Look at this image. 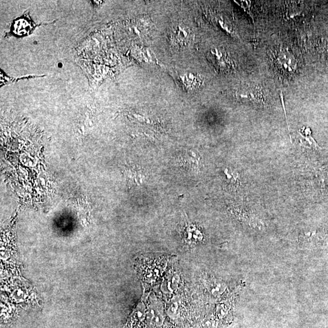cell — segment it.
Wrapping results in <instances>:
<instances>
[{
  "label": "cell",
  "mask_w": 328,
  "mask_h": 328,
  "mask_svg": "<svg viewBox=\"0 0 328 328\" xmlns=\"http://www.w3.org/2000/svg\"><path fill=\"white\" fill-rule=\"evenodd\" d=\"M169 36L171 45L175 48L188 47L194 38L191 29L184 24L171 27Z\"/></svg>",
  "instance_id": "6da1fadb"
},
{
  "label": "cell",
  "mask_w": 328,
  "mask_h": 328,
  "mask_svg": "<svg viewBox=\"0 0 328 328\" xmlns=\"http://www.w3.org/2000/svg\"><path fill=\"white\" fill-rule=\"evenodd\" d=\"M201 156L197 152L187 150L183 152L179 158L180 166L184 170L192 175L197 176L199 171Z\"/></svg>",
  "instance_id": "7a4b0ae2"
},
{
  "label": "cell",
  "mask_w": 328,
  "mask_h": 328,
  "mask_svg": "<svg viewBox=\"0 0 328 328\" xmlns=\"http://www.w3.org/2000/svg\"><path fill=\"white\" fill-rule=\"evenodd\" d=\"M174 77L183 90L188 92L197 90L203 84V80L197 74L176 72Z\"/></svg>",
  "instance_id": "3957f363"
},
{
  "label": "cell",
  "mask_w": 328,
  "mask_h": 328,
  "mask_svg": "<svg viewBox=\"0 0 328 328\" xmlns=\"http://www.w3.org/2000/svg\"><path fill=\"white\" fill-rule=\"evenodd\" d=\"M164 257H161V258H150L149 259V265L145 269V274H144L143 280L145 283L150 285L155 284L158 281L162 270L165 266Z\"/></svg>",
  "instance_id": "277c9868"
},
{
  "label": "cell",
  "mask_w": 328,
  "mask_h": 328,
  "mask_svg": "<svg viewBox=\"0 0 328 328\" xmlns=\"http://www.w3.org/2000/svg\"><path fill=\"white\" fill-rule=\"evenodd\" d=\"M208 59L218 70H226L229 69V59L225 52L219 49L211 50L208 54Z\"/></svg>",
  "instance_id": "5b68a950"
},
{
  "label": "cell",
  "mask_w": 328,
  "mask_h": 328,
  "mask_svg": "<svg viewBox=\"0 0 328 328\" xmlns=\"http://www.w3.org/2000/svg\"><path fill=\"white\" fill-rule=\"evenodd\" d=\"M148 318L150 328H160L164 323L163 312L157 306L153 305L149 309Z\"/></svg>",
  "instance_id": "8992f818"
},
{
  "label": "cell",
  "mask_w": 328,
  "mask_h": 328,
  "mask_svg": "<svg viewBox=\"0 0 328 328\" xmlns=\"http://www.w3.org/2000/svg\"><path fill=\"white\" fill-rule=\"evenodd\" d=\"M257 89L251 87H241L236 91V96L240 100H250L256 99L257 95H259Z\"/></svg>",
  "instance_id": "52a82bcc"
},
{
  "label": "cell",
  "mask_w": 328,
  "mask_h": 328,
  "mask_svg": "<svg viewBox=\"0 0 328 328\" xmlns=\"http://www.w3.org/2000/svg\"><path fill=\"white\" fill-rule=\"evenodd\" d=\"M185 238L189 244H197L202 240V235L200 231L194 226H189L186 231Z\"/></svg>",
  "instance_id": "ba28073f"
},
{
  "label": "cell",
  "mask_w": 328,
  "mask_h": 328,
  "mask_svg": "<svg viewBox=\"0 0 328 328\" xmlns=\"http://www.w3.org/2000/svg\"><path fill=\"white\" fill-rule=\"evenodd\" d=\"M225 284L216 281H208L207 287L209 292L214 296H220L226 289Z\"/></svg>",
  "instance_id": "9c48e42d"
},
{
  "label": "cell",
  "mask_w": 328,
  "mask_h": 328,
  "mask_svg": "<svg viewBox=\"0 0 328 328\" xmlns=\"http://www.w3.org/2000/svg\"><path fill=\"white\" fill-rule=\"evenodd\" d=\"M146 316L145 308L142 304L138 305L137 308L135 309L133 314V319L134 323H140L143 320H145Z\"/></svg>",
  "instance_id": "30bf717a"
},
{
  "label": "cell",
  "mask_w": 328,
  "mask_h": 328,
  "mask_svg": "<svg viewBox=\"0 0 328 328\" xmlns=\"http://www.w3.org/2000/svg\"><path fill=\"white\" fill-rule=\"evenodd\" d=\"M179 276L176 273H173L169 275L167 280V287L168 290L173 292L179 286Z\"/></svg>",
  "instance_id": "8fae6325"
},
{
  "label": "cell",
  "mask_w": 328,
  "mask_h": 328,
  "mask_svg": "<svg viewBox=\"0 0 328 328\" xmlns=\"http://www.w3.org/2000/svg\"><path fill=\"white\" fill-rule=\"evenodd\" d=\"M41 181H42V185L45 186V179L44 178H41Z\"/></svg>",
  "instance_id": "7c38bea8"
}]
</instances>
